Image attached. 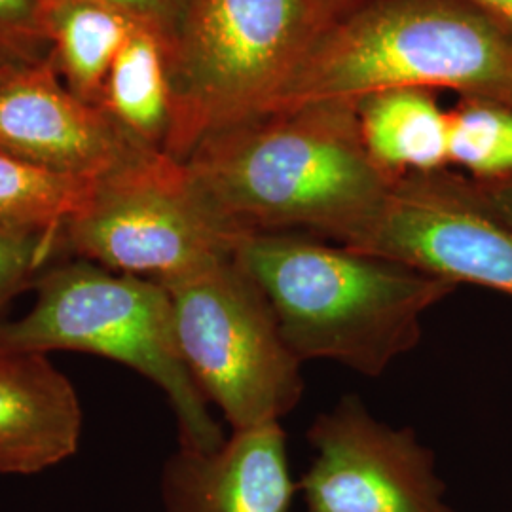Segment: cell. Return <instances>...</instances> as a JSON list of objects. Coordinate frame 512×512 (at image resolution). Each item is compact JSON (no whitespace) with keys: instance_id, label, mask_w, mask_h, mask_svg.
<instances>
[{"instance_id":"cell-19","label":"cell","mask_w":512,"mask_h":512,"mask_svg":"<svg viewBox=\"0 0 512 512\" xmlns=\"http://www.w3.org/2000/svg\"><path fill=\"white\" fill-rule=\"evenodd\" d=\"M44 35L40 0H0V55L25 52Z\"/></svg>"},{"instance_id":"cell-21","label":"cell","mask_w":512,"mask_h":512,"mask_svg":"<svg viewBox=\"0 0 512 512\" xmlns=\"http://www.w3.org/2000/svg\"><path fill=\"white\" fill-rule=\"evenodd\" d=\"M366 2L368 0H308L311 12L323 31L351 16L355 10L365 6Z\"/></svg>"},{"instance_id":"cell-22","label":"cell","mask_w":512,"mask_h":512,"mask_svg":"<svg viewBox=\"0 0 512 512\" xmlns=\"http://www.w3.org/2000/svg\"><path fill=\"white\" fill-rule=\"evenodd\" d=\"M473 181V179H471ZM482 200L488 203L495 213L512 226V179L492 181V183H476Z\"/></svg>"},{"instance_id":"cell-14","label":"cell","mask_w":512,"mask_h":512,"mask_svg":"<svg viewBox=\"0 0 512 512\" xmlns=\"http://www.w3.org/2000/svg\"><path fill=\"white\" fill-rule=\"evenodd\" d=\"M42 23L55 40L74 93L90 103L105 93L110 67L139 27L126 14L90 0H40Z\"/></svg>"},{"instance_id":"cell-12","label":"cell","mask_w":512,"mask_h":512,"mask_svg":"<svg viewBox=\"0 0 512 512\" xmlns=\"http://www.w3.org/2000/svg\"><path fill=\"white\" fill-rule=\"evenodd\" d=\"M76 389L42 353H0V475H37L78 450Z\"/></svg>"},{"instance_id":"cell-1","label":"cell","mask_w":512,"mask_h":512,"mask_svg":"<svg viewBox=\"0 0 512 512\" xmlns=\"http://www.w3.org/2000/svg\"><path fill=\"white\" fill-rule=\"evenodd\" d=\"M183 164L207 205L243 238L291 232L344 243L397 181L366 152L348 103L258 116L207 137Z\"/></svg>"},{"instance_id":"cell-9","label":"cell","mask_w":512,"mask_h":512,"mask_svg":"<svg viewBox=\"0 0 512 512\" xmlns=\"http://www.w3.org/2000/svg\"><path fill=\"white\" fill-rule=\"evenodd\" d=\"M315 456L298 480L306 512H458L414 429L376 420L346 395L311 423Z\"/></svg>"},{"instance_id":"cell-3","label":"cell","mask_w":512,"mask_h":512,"mask_svg":"<svg viewBox=\"0 0 512 512\" xmlns=\"http://www.w3.org/2000/svg\"><path fill=\"white\" fill-rule=\"evenodd\" d=\"M452 90L512 109V27L467 0H368L325 29L270 112Z\"/></svg>"},{"instance_id":"cell-16","label":"cell","mask_w":512,"mask_h":512,"mask_svg":"<svg viewBox=\"0 0 512 512\" xmlns=\"http://www.w3.org/2000/svg\"><path fill=\"white\" fill-rule=\"evenodd\" d=\"M97 181L0 152V232L61 236L65 224L90 200Z\"/></svg>"},{"instance_id":"cell-24","label":"cell","mask_w":512,"mask_h":512,"mask_svg":"<svg viewBox=\"0 0 512 512\" xmlns=\"http://www.w3.org/2000/svg\"><path fill=\"white\" fill-rule=\"evenodd\" d=\"M2 71H4V67H2V65H0V73H2Z\"/></svg>"},{"instance_id":"cell-18","label":"cell","mask_w":512,"mask_h":512,"mask_svg":"<svg viewBox=\"0 0 512 512\" xmlns=\"http://www.w3.org/2000/svg\"><path fill=\"white\" fill-rule=\"evenodd\" d=\"M61 255V236L0 232V313L18 294L35 289L40 275Z\"/></svg>"},{"instance_id":"cell-10","label":"cell","mask_w":512,"mask_h":512,"mask_svg":"<svg viewBox=\"0 0 512 512\" xmlns=\"http://www.w3.org/2000/svg\"><path fill=\"white\" fill-rule=\"evenodd\" d=\"M154 150L76 93L48 67L0 73V152L55 173L101 179Z\"/></svg>"},{"instance_id":"cell-15","label":"cell","mask_w":512,"mask_h":512,"mask_svg":"<svg viewBox=\"0 0 512 512\" xmlns=\"http://www.w3.org/2000/svg\"><path fill=\"white\" fill-rule=\"evenodd\" d=\"M107 112L152 147H164L169 128V78L165 42L139 27L116 55L105 84Z\"/></svg>"},{"instance_id":"cell-6","label":"cell","mask_w":512,"mask_h":512,"mask_svg":"<svg viewBox=\"0 0 512 512\" xmlns=\"http://www.w3.org/2000/svg\"><path fill=\"white\" fill-rule=\"evenodd\" d=\"M160 285L171 298L184 365L232 431L293 412L304 393L302 363L236 256Z\"/></svg>"},{"instance_id":"cell-2","label":"cell","mask_w":512,"mask_h":512,"mask_svg":"<svg viewBox=\"0 0 512 512\" xmlns=\"http://www.w3.org/2000/svg\"><path fill=\"white\" fill-rule=\"evenodd\" d=\"M236 260L270 302L300 363L329 359L380 376L420 344L421 319L458 289L403 262L308 234H256Z\"/></svg>"},{"instance_id":"cell-8","label":"cell","mask_w":512,"mask_h":512,"mask_svg":"<svg viewBox=\"0 0 512 512\" xmlns=\"http://www.w3.org/2000/svg\"><path fill=\"white\" fill-rule=\"evenodd\" d=\"M342 245L512 296V226L448 169L406 175Z\"/></svg>"},{"instance_id":"cell-13","label":"cell","mask_w":512,"mask_h":512,"mask_svg":"<svg viewBox=\"0 0 512 512\" xmlns=\"http://www.w3.org/2000/svg\"><path fill=\"white\" fill-rule=\"evenodd\" d=\"M366 152L391 179L444 171L448 110L425 90L372 93L355 103Z\"/></svg>"},{"instance_id":"cell-4","label":"cell","mask_w":512,"mask_h":512,"mask_svg":"<svg viewBox=\"0 0 512 512\" xmlns=\"http://www.w3.org/2000/svg\"><path fill=\"white\" fill-rule=\"evenodd\" d=\"M35 291L33 310L0 321V353L82 351L122 363L167 395L183 450L222 446L224 433L184 365L164 285L71 258L40 275Z\"/></svg>"},{"instance_id":"cell-5","label":"cell","mask_w":512,"mask_h":512,"mask_svg":"<svg viewBox=\"0 0 512 512\" xmlns=\"http://www.w3.org/2000/svg\"><path fill=\"white\" fill-rule=\"evenodd\" d=\"M321 33L308 0H184L165 50V154L184 162L207 137L264 116Z\"/></svg>"},{"instance_id":"cell-23","label":"cell","mask_w":512,"mask_h":512,"mask_svg":"<svg viewBox=\"0 0 512 512\" xmlns=\"http://www.w3.org/2000/svg\"><path fill=\"white\" fill-rule=\"evenodd\" d=\"M512 27V0H467Z\"/></svg>"},{"instance_id":"cell-11","label":"cell","mask_w":512,"mask_h":512,"mask_svg":"<svg viewBox=\"0 0 512 512\" xmlns=\"http://www.w3.org/2000/svg\"><path fill=\"white\" fill-rule=\"evenodd\" d=\"M296 494L279 421L232 431L213 452L179 448L162 475L165 512H291Z\"/></svg>"},{"instance_id":"cell-17","label":"cell","mask_w":512,"mask_h":512,"mask_svg":"<svg viewBox=\"0 0 512 512\" xmlns=\"http://www.w3.org/2000/svg\"><path fill=\"white\" fill-rule=\"evenodd\" d=\"M448 160L476 183L512 179V109L459 97L448 110Z\"/></svg>"},{"instance_id":"cell-7","label":"cell","mask_w":512,"mask_h":512,"mask_svg":"<svg viewBox=\"0 0 512 512\" xmlns=\"http://www.w3.org/2000/svg\"><path fill=\"white\" fill-rule=\"evenodd\" d=\"M65 256L158 283L236 256L243 236L207 205L164 150L101 177L63 228Z\"/></svg>"},{"instance_id":"cell-20","label":"cell","mask_w":512,"mask_h":512,"mask_svg":"<svg viewBox=\"0 0 512 512\" xmlns=\"http://www.w3.org/2000/svg\"><path fill=\"white\" fill-rule=\"evenodd\" d=\"M126 14L154 31L165 42V50L175 35L183 14L184 0H90Z\"/></svg>"}]
</instances>
